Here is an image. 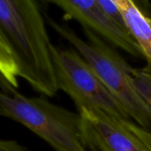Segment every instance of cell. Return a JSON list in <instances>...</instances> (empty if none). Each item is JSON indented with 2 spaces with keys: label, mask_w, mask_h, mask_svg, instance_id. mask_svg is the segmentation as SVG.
<instances>
[{
  "label": "cell",
  "mask_w": 151,
  "mask_h": 151,
  "mask_svg": "<svg viewBox=\"0 0 151 151\" xmlns=\"http://www.w3.org/2000/svg\"><path fill=\"white\" fill-rule=\"evenodd\" d=\"M0 71L14 85L19 87L17 80V67L4 36L0 32Z\"/></svg>",
  "instance_id": "ba28073f"
},
{
  "label": "cell",
  "mask_w": 151,
  "mask_h": 151,
  "mask_svg": "<svg viewBox=\"0 0 151 151\" xmlns=\"http://www.w3.org/2000/svg\"><path fill=\"white\" fill-rule=\"evenodd\" d=\"M58 7L65 19H74L83 29L93 32L107 43L123 50L135 58H144L130 34L120 28L100 8L96 0H48Z\"/></svg>",
  "instance_id": "5b68a950"
},
{
  "label": "cell",
  "mask_w": 151,
  "mask_h": 151,
  "mask_svg": "<svg viewBox=\"0 0 151 151\" xmlns=\"http://www.w3.org/2000/svg\"><path fill=\"white\" fill-rule=\"evenodd\" d=\"M81 138L87 150L150 151L131 131L116 119L102 111L83 109Z\"/></svg>",
  "instance_id": "8992f818"
},
{
  "label": "cell",
  "mask_w": 151,
  "mask_h": 151,
  "mask_svg": "<svg viewBox=\"0 0 151 151\" xmlns=\"http://www.w3.org/2000/svg\"><path fill=\"white\" fill-rule=\"evenodd\" d=\"M134 83L140 96L151 111V73L142 69H134Z\"/></svg>",
  "instance_id": "9c48e42d"
},
{
  "label": "cell",
  "mask_w": 151,
  "mask_h": 151,
  "mask_svg": "<svg viewBox=\"0 0 151 151\" xmlns=\"http://www.w3.org/2000/svg\"><path fill=\"white\" fill-rule=\"evenodd\" d=\"M46 19L50 26L88 62L107 89L125 108L130 119L142 129L151 131V111L134 83L135 68L93 32L83 29L87 37L85 41L68 26L48 16Z\"/></svg>",
  "instance_id": "7a4b0ae2"
},
{
  "label": "cell",
  "mask_w": 151,
  "mask_h": 151,
  "mask_svg": "<svg viewBox=\"0 0 151 151\" xmlns=\"http://www.w3.org/2000/svg\"><path fill=\"white\" fill-rule=\"evenodd\" d=\"M0 32L13 57L17 76L45 97L58 94L51 45L35 0H0Z\"/></svg>",
  "instance_id": "6da1fadb"
},
{
  "label": "cell",
  "mask_w": 151,
  "mask_h": 151,
  "mask_svg": "<svg viewBox=\"0 0 151 151\" xmlns=\"http://www.w3.org/2000/svg\"><path fill=\"white\" fill-rule=\"evenodd\" d=\"M88 151H96V150H88Z\"/></svg>",
  "instance_id": "5bb4252c"
},
{
  "label": "cell",
  "mask_w": 151,
  "mask_h": 151,
  "mask_svg": "<svg viewBox=\"0 0 151 151\" xmlns=\"http://www.w3.org/2000/svg\"><path fill=\"white\" fill-rule=\"evenodd\" d=\"M0 116L32 131L54 151H88L81 138L79 113L56 105L45 96H25L0 90Z\"/></svg>",
  "instance_id": "3957f363"
},
{
  "label": "cell",
  "mask_w": 151,
  "mask_h": 151,
  "mask_svg": "<svg viewBox=\"0 0 151 151\" xmlns=\"http://www.w3.org/2000/svg\"><path fill=\"white\" fill-rule=\"evenodd\" d=\"M120 122L125 127H127L134 135H136L151 151V131L142 129L130 119H120Z\"/></svg>",
  "instance_id": "8fae6325"
},
{
  "label": "cell",
  "mask_w": 151,
  "mask_h": 151,
  "mask_svg": "<svg viewBox=\"0 0 151 151\" xmlns=\"http://www.w3.org/2000/svg\"><path fill=\"white\" fill-rule=\"evenodd\" d=\"M19 87L14 85L13 83H12L4 75V73L0 71V90L9 94V95H13L18 91Z\"/></svg>",
  "instance_id": "4fadbf2b"
},
{
  "label": "cell",
  "mask_w": 151,
  "mask_h": 151,
  "mask_svg": "<svg viewBox=\"0 0 151 151\" xmlns=\"http://www.w3.org/2000/svg\"><path fill=\"white\" fill-rule=\"evenodd\" d=\"M96 2L100 8L108 15L111 19H112L120 28L129 34L117 0H96Z\"/></svg>",
  "instance_id": "30bf717a"
},
{
  "label": "cell",
  "mask_w": 151,
  "mask_h": 151,
  "mask_svg": "<svg viewBox=\"0 0 151 151\" xmlns=\"http://www.w3.org/2000/svg\"><path fill=\"white\" fill-rule=\"evenodd\" d=\"M0 151H30L15 140L0 139Z\"/></svg>",
  "instance_id": "7c38bea8"
},
{
  "label": "cell",
  "mask_w": 151,
  "mask_h": 151,
  "mask_svg": "<svg viewBox=\"0 0 151 151\" xmlns=\"http://www.w3.org/2000/svg\"><path fill=\"white\" fill-rule=\"evenodd\" d=\"M129 34L138 44L151 73V17L133 0H117Z\"/></svg>",
  "instance_id": "52a82bcc"
},
{
  "label": "cell",
  "mask_w": 151,
  "mask_h": 151,
  "mask_svg": "<svg viewBox=\"0 0 151 151\" xmlns=\"http://www.w3.org/2000/svg\"><path fill=\"white\" fill-rule=\"evenodd\" d=\"M51 58L58 90L70 96L78 112L95 109L116 119H130L122 104L75 50L59 49L52 44Z\"/></svg>",
  "instance_id": "277c9868"
}]
</instances>
